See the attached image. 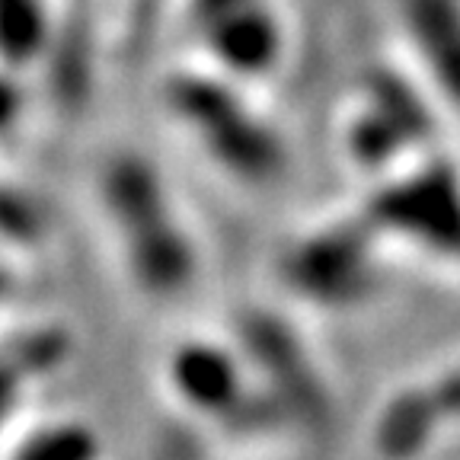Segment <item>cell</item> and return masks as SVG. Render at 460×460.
<instances>
[{"instance_id":"cell-1","label":"cell","mask_w":460,"mask_h":460,"mask_svg":"<svg viewBox=\"0 0 460 460\" xmlns=\"http://www.w3.org/2000/svg\"><path fill=\"white\" fill-rule=\"evenodd\" d=\"M109 208L122 227L135 272L151 291H176L192 272V252L170 221L160 186L141 160H119L106 176Z\"/></svg>"},{"instance_id":"cell-2","label":"cell","mask_w":460,"mask_h":460,"mask_svg":"<svg viewBox=\"0 0 460 460\" xmlns=\"http://www.w3.org/2000/svg\"><path fill=\"white\" fill-rule=\"evenodd\" d=\"M170 102L199 131L208 151L234 172L259 180L279 170V141L256 115L246 112L227 86L201 77H180L170 86Z\"/></svg>"},{"instance_id":"cell-3","label":"cell","mask_w":460,"mask_h":460,"mask_svg":"<svg viewBox=\"0 0 460 460\" xmlns=\"http://www.w3.org/2000/svg\"><path fill=\"white\" fill-rule=\"evenodd\" d=\"M205 26H208L211 51L230 71L259 74L279 55V26L259 4H246V7L211 16V20H205Z\"/></svg>"},{"instance_id":"cell-4","label":"cell","mask_w":460,"mask_h":460,"mask_svg":"<svg viewBox=\"0 0 460 460\" xmlns=\"http://www.w3.org/2000/svg\"><path fill=\"white\" fill-rule=\"evenodd\" d=\"M425 65L460 106V0H402Z\"/></svg>"},{"instance_id":"cell-5","label":"cell","mask_w":460,"mask_h":460,"mask_svg":"<svg viewBox=\"0 0 460 460\" xmlns=\"http://www.w3.org/2000/svg\"><path fill=\"white\" fill-rule=\"evenodd\" d=\"M381 205V215H387L390 221L406 227L402 234H412V237L425 240V243H445L447 234H454L451 189L435 172L419 176V182H410V186L394 189Z\"/></svg>"},{"instance_id":"cell-6","label":"cell","mask_w":460,"mask_h":460,"mask_svg":"<svg viewBox=\"0 0 460 460\" xmlns=\"http://www.w3.org/2000/svg\"><path fill=\"white\" fill-rule=\"evenodd\" d=\"M176 387L186 394V400L199 402L205 410H224L237 394V374L227 355L211 345H189L172 361Z\"/></svg>"},{"instance_id":"cell-7","label":"cell","mask_w":460,"mask_h":460,"mask_svg":"<svg viewBox=\"0 0 460 460\" xmlns=\"http://www.w3.org/2000/svg\"><path fill=\"white\" fill-rule=\"evenodd\" d=\"M45 42L42 0H0V55L20 65L36 58Z\"/></svg>"},{"instance_id":"cell-8","label":"cell","mask_w":460,"mask_h":460,"mask_svg":"<svg viewBox=\"0 0 460 460\" xmlns=\"http://www.w3.org/2000/svg\"><path fill=\"white\" fill-rule=\"evenodd\" d=\"M355 275H361V252L345 237L326 240L320 250H310V256L304 252L301 269H297V279L304 288H320V291H332V295L339 288L355 285V281H349Z\"/></svg>"},{"instance_id":"cell-9","label":"cell","mask_w":460,"mask_h":460,"mask_svg":"<svg viewBox=\"0 0 460 460\" xmlns=\"http://www.w3.org/2000/svg\"><path fill=\"white\" fill-rule=\"evenodd\" d=\"M93 457V441L80 429L49 431L45 438L22 447L20 460H90Z\"/></svg>"},{"instance_id":"cell-10","label":"cell","mask_w":460,"mask_h":460,"mask_svg":"<svg viewBox=\"0 0 460 460\" xmlns=\"http://www.w3.org/2000/svg\"><path fill=\"white\" fill-rule=\"evenodd\" d=\"M39 355H55V349L49 345L45 352H29L20 367H13L10 361H0V422H4V416L10 412V402H13L16 387H20V371L32 367V358H39Z\"/></svg>"},{"instance_id":"cell-11","label":"cell","mask_w":460,"mask_h":460,"mask_svg":"<svg viewBox=\"0 0 460 460\" xmlns=\"http://www.w3.org/2000/svg\"><path fill=\"white\" fill-rule=\"evenodd\" d=\"M246 4H259V0H195V13H199L201 20H211V16L246 7Z\"/></svg>"},{"instance_id":"cell-12","label":"cell","mask_w":460,"mask_h":460,"mask_svg":"<svg viewBox=\"0 0 460 460\" xmlns=\"http://www.w3.org/2000/svg\"><path fill=\"white\" fill-rule=\"evenodd\" d=\"M16 109H20V93L10 80H0V128L13 122Z\"/></svg>"}]
</instances>
